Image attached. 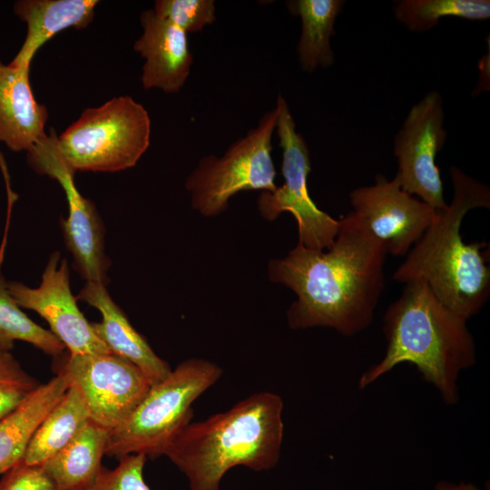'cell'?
Wrapping results in <instances>:
<instances>
[{"label":"cell","mask_w":490,"mask_h":490,"mask_svg":"<svg viewBox=\"0 0 490 490\" xmlns=\"http://www.w3.org/2000/svg\"><path fill=\"white\" fill-rule=\"evenodd\" d=\"M387 253L352 211L339 220L331 247L310 250L297 244L269 262L271 282L296 294L287 310L292 329L328 328L351 337L368 328L385 289Z\"/></svg>","instance_id":"obj_1"},{"label":"cell","mask_w":490,"mask_h":490,"mask_svg":"<svg viewBox=\"0 0 490 490\" xmlns=\"http://www.w3.org/2000/svg\"><path fill=\"white\" fill-rule=\"evenodd\" d=\"M405 285L383 317L385 354L362 373L358 386L365 389L397 366L408 363L436 389L446 405L454 406L460 398L462 372L476 361L467 320L445 306L426 283Z\"/></svg>","instance_id":"obj_2"},{"label":"cell","mask_w":490,"mask_h":490,"mask_svg":"<svg viewBox=\"0 0 490 490\" xmlns=\"http://www.w3.org/2000/svg\"><path fill=\"white\" fill-rule=\"evenodd\" d=\"M449 175L454 190L451 203L436 211L393 279L426 283L445 306L468 320L490 296L489 250L484 241L466 243L460 229L469 211L490 208V189L456 166L449 169Z\"/></svg>","instance_id":"obj_3"},{"label":"cell","mask_w":490,"mask_h":490,"mask_svg":"<svg viewBox=\"0 0 490 490\" xmlns=\"http://www.w3.org/2000/svg\"><path fill=\"white\" fill-rule=\"evenodd\" d=\"M283 407L278 394L254 393L225 412L190 422L164 456L186 476L191 490H220L235 466L269 471L280 457Z\"/></svg>","instance_id":"obj_4"},{"label":"cell","mask_w":490,"mask_h":490,"mask_svg":"<svg viewBox=\"0 0 490 490\" xmlns=\"http://www.w3.org/2000/svg\"><path fill=\"white\" fill-rule=\"evenodd\" d=\"M222 368L201 358H190L152 385L139 406L109 432L105 455L157 457L165 455L193 416L192 403L221 377Z\"/></svg>","instance_id":"obj_5"},{"label":"cell","mask_w":490,"mask_h":490,"mask_svg":"<svg viewBox=\"0 0 490 490\" xmlns=\"http://www.w3.org/2000/svg\"><path fill=\"white\" fill-rule=\"evenodd\" d=\"M50 132L55 152L74 173L113 172L133 167L146 152L151 119L142 103L125 95L85 109L59 136Z\"/></svg>","instance_id":"obj_6"},{"label":"cell","mask_w":490,"mask_h":490,"mask_svg":"<svg viewBox=\"0 0 490 490\" xmlns=\"http://www.w3.org/2000/svg\"><path fill=\"white\" fill-rule=\"evenodd\" d=\"M277 117L275 107L222 156L207 155L200 160L185 181L195 211L204 217H214L223 212L230 199L240 191L276 190L271 142Z\"/></svg>","instance_id":"obj_7"},{"label":"cell","mask_w":490,"mask_h":490,"mask_svg":"<svg viewBox=\"0 0 490 490\" xmlns=\"http://www.w3.org/2000/svg\"><path fill=\"white\" fill-rule=\"evenodd\" d=\"M276 132L282 152L281 173L284 182L273 191H260L258 210L261 217L273 220L284 211L290 212L298 225V243L310 250L331 247L339 228V220L318 209L308 191L311 172L310 153L303 136L297 132L294 118L282 95H279Z\"/></svg>","instance_id":"obj_8"},{"label":"cell","mask_w":490,"mask_h":490,"mask_svg":"<svg viewBox=\"0 0 490 490\" xmlns=\"http://www.w3.org/2000/svg\"><path fill=\"white\" fill-rule=\"evenodd\" d=\"M444 121L443 99L431 91L411 107L393 145L401 188L437 211L448 205L436 162L446 139Z\"/></svg>","instance_id":"obj_9"},{"label":"cell","mask_w":490,"mask_h":490,"mask_svg":"<svg viewBox=\"0 0 490 490\" xmlns=\"http://www.w3.org/2000/svg\"><path fill=\"white\" fill-rule=\"evenodd\" d=\"M62 369L82 396L90 419L111 431L121 426L152 386L132 363L113 354H68Z\"/></svg>","instance_id":"obj_10"},{"label":"cell","mask_w":490,"mask_h":490,"mask_svg":"<svg viewBox=\"0 0 490 490\" xmlns=\"http://www.w3.org/2000/svg\"><path fill=\"white\" fill-rule=\"evenodd\" d=\"M27 162L37 172L56 180L64 189L69 206L61 228L67 249L74 258V268L86 281L107 286L111 260L104 250V227L93 202L77 190L71 171L60 159L50 136L27 152Z\"/></svg>","instance_id":"obj_11"},{"label":"cell","mask_w":490,"mask_h":490,"mask_svg":"<svg viewBox=\"0 0 490 490\" xmlns=\"http://www.w3.org/2000/svg\"><path fill=\"white\" fill-rule=\"evenodd\" d=\"M356 213L387 254L404 256L423 236L437 210L405 191L395 176L377 175L372 185L349 193Z\"/></svg>","instance_id":"obj_12"},{"label":"cell","mask_w":490,"mask_h":490,"mask_svg":"<svg viewBox=\"0 0 490 490\" xmlns=\"http://www.w3.org/2000/svg\"><path fill=\"white\" fill-rule=\"evenodd\" d=\"M8 289L19 307L35 311L47 321L50 331L70 354H112L78 308L67 261L61 260L58 251L49 257L38 287L12 280Z\"/></svg>","instance_id":"obj_13"},{"label":"cell","mask_w":490,"mask_h":490,"mask_svg":"<svg viewBox=\"0 0 490 490\" xmlns=\"http://www.w3.org/2000/svg\"><path fill=\"white\" fill-rule=\"evenodd\" d=\"M140 21L142 34L133 49L145 59L141 76L143 88L180 92L193 63L187 34L159 17L153 9L142 11Z\"/></svg>","instance_id":"obj_14"},{"label":"cell","mask_w":490,"mask_h":490,"mask_svg":"<svg viewBox=\"0 0 490 490\" xmlns=\"http://www.w3.org/2000/svg\"><path fill=\"white\" fill-rule=\"evenodd\" d=\"M77 299L101 312L102 321L92 323V327L112 354L135 365L152 385L168 377L172 371L168 363L156 355L147 340L132 326L110 296L106 285L86 281Z\"/></svg>","instance_id":"obj_15"},{"label":"cell","mask_w":490,"mask_h":490,"mask_svg":"<svg viewBox=\"0 0 490 490\" xmlns=\"http://www.w3.org/2000/svg\"><path fill=\"white\" fill-rule=\"evenodd\" d=\"M29 71L0 60V142L14 152H28L46 136L48 112L35 100Z\"/></svg>","instance_id":"obj_16"},{"label":"cell","mask_w":490,"mask_h":490,"mask_svg":"<svg viewBox=\"0 0 490 490\" xmlns=\"http://www.w3.org/2000/svg\"><path fill=\"white\" fill-rule=\"evenodd\" d=\"M97 0H19L14 5L17 17L27 24L25 39L9 63L30 68L37 50L57 33L70 27L85 28L94 16Z\"/></svg>","instance_id":"obj_17"},{"label":"cell","mask_w":490,"mask_h":490,"mask_svg":"<svg viewBox=\"0 0 490 490\" xmlns=\"http://www.w3.org/2000/svg\"><path fill=\"white\" fill-rule=\"evenodd\" d=\"M70 385L68 375L61 368L54 377L39 384L0 419V474L23 460L35 432Z\"/></svg>","instance_id":"obj_18"},{"label":"cell","mask_w":490,"mask_h":490,"mask_svg":"<svg viewBox=\"0 0 490 490\" xmlns=\"http://www.w3.org/2000/svg\"><path fill=\"white\" fill-rule=\"evenodd\" d=\"M109 430L91 420L59 452L42 464L57 490H86L102 469Z\"/></svg>","instance_id":"obj_19"},{"label":"cell","mask_w":490,"mask_h":490,"mask_svg":"<svg viewBox=\"0 0 490 490\" xmlns=\"http://www.w3.org/2000/svg\"><path fill=\"white\" fill-rule=\"evenodd\" d=\"M345 1L342 0H291L286 5L289 13L299 16L301 34L297 54L303 71L314 72L334 64L330 37L335 34V21Z\"/></svg>","instance_id":"obj_20"},{"label":"cell","mask_w":490,"mask_h":490,"mask_svg":"<svg viewBox=\"0 0 490 490\" xmlns=\"http://www.w3.org/2000/svg\"><path fill=\"white\" fill-rule=\"evenodd\" d=\"M90 420L81 394L71 384L35 432L23 460L29 465H42L64 447Z\"/></svg>","instance_id":"obj_21"},{"label":"cell","mask_w":490,"mask_h":490,"mask_svg":"<svg viewBox=\"0 0 490 490\" xmlns=\"http://www.w3.org/2000/svg\"><path fill=\"white\" fill-rule=\"evenodd\" d=\"M396 18L408 30L422 33L443 17L485 21L490 17L489 0H401L394 6Z\"/></svg>","instance_id":"obj_22"},{"label":"cell","mask_w":490,"mask_h":490,"mask_svg":"<svg viewBox=\"0 0 490 490\" xmlns=\"http://www.w3.org/2000/svg\"><path fill=\"white\" fill-rule=\"evenodd\" d=\"M9 292L0 270V350L11 351L15 341L27 342L47 355L61 356L65 347L48 329L34 322Z\"/></svg>","instance_id":"obj_23"},{"label":"cell","mask_w":490,"mask_h":490,"mask_svg":"<svg viewBox=\"0 0 490 490\" xmlns=\"http://www.w3.org/2000/svg\"><path fill=\"white\" fill-rule=\"evenodd\" d=\"M153 11L187 34L200 32L216 20L213 0H157Z\"/></svg>","instance_id":"obj_24"},{"label":"cell","mask_w":490,"mask_h":490,"mask_svg":"<svg viewBox=\"0 0 490 490\" xmlns=\"http://www.w3.org/2000/svg\"><path fill=\"white\" fill-rule=\"evenodd\" d=\"M39 384L12 355L0 350V419L14 409Z\"/></svg>","instance_id":"obj_25"},{"label":"cell","mask_w":490,"mask_h":490,"mask_svg":"<svg viewBox=\"0 0 490 490\" xmlns=\"http://www.w3.org/2000/svg\"><path fill=\"white\" fill-rule=\"evenodd\" d=\"M147 456L129 455L120 458L113 469H101L93 484L86 490H151L143 477Z\"/></svg>","instance_id":"obj_26"},{"label":"cell","mask_w":490,"mask_h":490,"mask_svg":"<svg viewBox=\"0 0 490 490\" xmlns=\"http://www.w3.org/2000/svg\"><path fill=\"white\" fill-rule=\"evenodd\" d=\"M0 490H57L42 465L21 460L3 474Z\"/></svg>","instance_id":"obj_27"},{"label":"cell","mask_w":490,"mask_h":490,"mask_svg":"<svg viewBox=\"0 0 490 490\" xmlns=\"http://www.w3.org/2000/svg\"><path fill=\"white\" fill-rule=\"evenodd\" d=\"M433 490H490L489 485H485L480 487L477 485L468 482H448V481H439Z\"/></svg>","instance_id":"obj_28"},{"label":"cell","mask_w":490,"mask_h":490,"mask_svg":"<svg viewBox=\"0 0 490 490\" xmlns=\"http://www.w3.org/2000/svg\"><path fill=\"white\" fill-rule=\"evenodd\" d=\"M0 168L2 170L3 175L5 177V181L6 184L8 206L11 207L13 202L15 201L16 195L11 190L10 176H9L8 170L6 167L5 160L1 152H0Z\"/></svg>","instance_id":"obj_29"}]
</instances>
